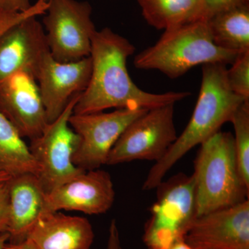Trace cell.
<instances>
[{
	"label": "cell",
	"mask_w": 249,
	"mask_h": 249,
	"mask_svg": "<svg viewBox=\"0 0 249 249\" xmlns=\"http://www.w3.org/2000/svg\"><path fill=\"white\" fill-rule=\"evenodd\" d=\"M135 47L125 37L106 27L96 31L91 40V73L89 84L80 94L73 114L101 112L106 109H149L176 104L191 96L188 91L147 92L131 78L127 59Z\"/></svg>",
	"instance_id": "obj_1"
},
{
	"label": "cell",
	"mask_w": 249,
	"mask_h": 249,
	"mask_svg": "<svg viewBox=\"0 0 249 249\" xmlns=\"http://www.w3.org/2000/svg\"><path fill=\"white\" fill-rule=\"evenodd\" d=\"M199 97L186 128L178 137L161 160L147 174L142 190L155 189L166 174L192 149L201 145L231 122L232 116L246 102L231 91L227 79V65H202Z\"/></svg>",
	"instance_id": "obj_2"
},
{
	"label": "cell",
	"mask_w": 249,
	"mask_h": 249,
	"mask_svg": "<svg viewBox=\"0 0 249 249\" xmlns=\"http://www.w3.org/2000/svg\"><path fill=\"white\" fill-rule=\"evenodd\" d=\"M238 54L214 43L207 21L186 23L164 30L155 45L136 55V68L157 70L170 78L182 76L206 64L231 65Z\"/></svg>",
	"instance_id": "obj_3"
},
{
	"label": "cell",
	"mask_w": 249,
	"mask_h": 249,
	"mask_svg": "<svg viewBox=\"0 0 249 249\" xmlns=\"http://www.w3.org/2000/svg\"><path fill=\"white\" fill-rule=\"evenodd\" d=\"M200 145L193 174L196 217L249 199V188L237 164L233 134L220 130Z\"/></svg>",
	"instance_id": "obj_4"
},
{
	"label": "cell",
	"mask_w": 249,
	"mask_h": 249,
	"mask_svg": "<svg viewBox=\"0 0 249 249\" xmlns=\"http://www.w3.org/2000/svg\"><path fill=\"white\" fill-rule=\"evenodd\" d=\"M157 200L145 227L143 241L148 249H170L183 236L196 216L194 177L178 173L162 181Z\"/></svg>",
	"instance_id": "obj_5"
},
{
	"label": "cell",
	"mask_w": 249,
	"mask_h": 249,
	"mask_svg": "<svg viewBox=\"0 0 249 249\" xmlns=\"http://www.w3.org/2000/svg\"><path fill=\"white\" fill-rule=\"evenodd\" d=\"M43 18L51 55L57 61H77L89 56L91 40L97 31L88 1L49 0Z\"/></svg>",
	"instance_id": "obj_6"
},
{
	"label": "cell",
	"mask_w": 249,
	"mask_h": 249,
	"mask_svg": "<svg viewBox=\"0 0 249 249\" xmlns=\"http://www.w3.org/2000/svg\"><path fill=\"white\" fill-rule=\"evenodd\" d=\"M175 105L149 109L127 126L108 156L106 165L133 160L157 162L178 138Z\"/></svg>",
	"instance_id": "obj_7"
},
{
	"label": "cell",
	"mask_w": 249,
	"mask_h": 249,
	"mask_svg": "<svg viewBox=\"0 0 249 249\" xmlns=\"http://www.w3.org/2000/svg\"><path fill=\"white\" fill-rule=\"evenodd\" d=\"M81 93L72 98L62 114L48 124L40 136L31 141L29 149L40 168L37 178L46 194L84 171L72 161L79 137L69 123Z\"/></svg>",
	"instance_id": "obj_8"
},
{
	"label": "cell",
	"mask_w": 249,
	"mask_h": 249,
	"mask_svg": "<svg viewBox=\"0 0 249 249\" xmlns=\"http://www.w3.org/2000/svg\"><path fill=\"white\" fill-rule=\"evenodd\" d=\"M147 109H118L111 112L72 114L70 123L79 137L73 157L80 169H99L106 165L111 149L131 123L145 114Z\"/></svg>",
	"instance_id": "obj_9"
},
{
	"label": "cell",
	"mask_w": 249,
	"mask_h": 249,
	"mask_svg": "<svg viewBox=\"0 0 249 249\" xmlns=\"http://www.w3.org/2000/svg\"><path fill=\"white\" fill-rule=\"evenodd\" d=\"M115 200L111 175L105 170H84L46 194L45 211L65 210L88 214L106 213Z\"/></svg>",
	"instance_id": "obj_10"
},
{
	"label": "cell",
	"mask_w": 249,
	"mask_h": 249,
	"mask_svg": "<svg viewBox=\"0 0 249 249\" xmlns=\"http://www.w3.org/2000/svg\"><path fill=\"white\" fill-rule=\"evenodd\" d=\"M183 240L194 249H249V200L196 217Z\"/></svg>",
	"instance_id": "obj_11"
},
{
	"label": "cell",
	"mask_w": 249,
	"mask_h": 249,
	"mask_svg": "<svg viewBox=\"0 0 249 249\" xmlns=\"http://www.w3.org/2000/svg\"><path fill=\"white\" fill-rule=\"evenodd\" d=\"M0 111L31 141L49 124L37 79L28 72L18 71L0 83Z\"/></svg>",
	"instance_id": "obj_12"
},
{
	"label": "cell",
	"mask_w": 249,
	"mask_h": 249,
	"mask_svg": "<svg viewBox=\"0 0 249 249\" xmlns=\"http://www.w3.org/2000/svg\"><path fill=\"white\" fill-rule=\"evenodd\" d=\"M49 54L45 29L37 17L18 23L0 39V83L22 71L31 73L37 79Z\"/></svg>",
	"instance_id": "obj_13"
},
{
	"label": "cell",
	"mask_w": 249,
	"mask_h": 249,
	"mask_svg": "<svg viewBox=\"0 0 249 249\" xmlns=\"http://www.w3.org/2000/svg\"><path fill=\"white\" fill-rule=\"evenodd\" d=\"M91 73L90 56L77 61H57L51 54L41 67L37 81L49 124L66 108L72 98L86 89Z\"/></svg>",
	"instance_id": "obj_14"
},
{
	"label": "cell",
	"mask_w": 249,
	"mask_h": 249,
	"mask_svg": "<svg viewBox=\"0 0 249 249\" xmlns=\"http://www.w3.org/2000/svg\"><path fill=\"white\" fill-rule=\"evenodd\" d=\"M26 239L37 249H89L94 232L87 218L45 211Z\"/></svg>",
	"instance_id": "obj_15"
},
{
	"label": "cell",
	"mask_w": 249,
	"mask_h": 249,
	"mask_svg": "<svg viewBox=\"0 0 249 249\" xmlns=\"http://www.w3.org/2000/svg\"><path fill=\"white\" fill-rule=\"evenodd\" d=\"M8 186L9 242H22L45 211L46 193L37 176L31 173L11 177Z\"/></svg>",
	"instance_id": "obj_16"
},
{
	"label": "cell",
	"mask_w": 249,
	"mask_h": 249,
	"mask_svg": "<svg viewBox=\"0 0 249 249\" xmlns=\"http://www.w3.org/2000/svg\"><path fill=\"white\" fill-rule=\"evenodd\" d=\"M214 43L229 52H249V0L217 13L208 19Z\"/></svg>",
	"instance_id": "obj_17"
},
{
	"label": "cell",
	"mask_w": 249,
	"mask_h": 249,
	"mask_svg": "<svg viewBox=\"0 0 249 249\" xmlns=\"http://www.w3.org/2000/svg\"><path fill=\"white\" fill-rule=\"evenodd\" d=\"M17 129L0 111V170L11 176L31 173L40 168Z\"/></svg>",
	"instance_id": "obj_18"
},
{
	"label": "cell",
	"mask_w": 249,
	"mask_h": 249,
	"mask_svg": "<svg viewBox=\"0 0 249 249\" xmlns=\"http://www.w3.org/2000/svg\"><path fill=\"white\" fill-rule=\"evenodd\" d=\"M144 19L159 30L199 20L202 0H137Z\"/></svg>",
	"instance_id": "obj_19"
},
{
	"label": "cell",
	"mask_w": 249,
	"mask_h": 249,
	"mask_svg": "<svg viewBox=\"0 0 249 249\" xmlns=\"http://www.w3.org/2000/svg\"><path fill=\"white\" fill-rule=\"evenodd\" d=\"M236 158L241 177L249 188V102H245L232 116Z\"/></svg>",
	"instance_id": "obj_20"
},
{
	"label": "cell",
	"mask_w": 249,
	"mask_h": 249,
	"mask_svg": "<svg viewBox=\"0 0 249 249\" xmlns=\"http://www.w3.org/2000/svg\"><path fill=\"white\" fill-rule=\"evenodd\" d=\"M227 71L229 88L234 93L249 102V52L240 54Z\"/></svg>",
	"instance_id": "obj_21"
},
{
	"label": "cell",
	"mask_w": 249,
	"mask_h": 249,
	"mask_svg": "<svg viewBox=\"0 0 249 249\" xmlns=\"http://www.w3.org/2000/svg\"><path fill=\"white\" fill-rule=\"evenodd\" d=\"M49 0H37L30 9L24 12L12 13L0 9V39L6 31L18 23L30 17L45 15L48 9Z\"/></svg>",
	"instance_id": "obj_22"
},
{
	"label": "cell",
	"mask_w": 249,
	"mask_h": 249,
	"mask_svg": "<svg viewBox=\"0 0 249 249\" xmlns=\"http://www.w3.org/2000/svg\"><path fill=\"white\" fill-rule=\"evenodd\" d=\"M244 0H202L199 19L208 20L214 15L242 2Z\"/></svg>",
	"instance_id": "obj_23"
},
{
	"label": "cell",
	"mask_w": 249,
	"mask_h": 249,
	"mask_svg": "<svg viewBox=\"0 0 249 249\" xmlns=\"http://www.w3.org/2000/svg\"><path fill=\"white\" fill-rule=\"evenodd\" d=\"M8 181L0 182V235L8 232V229H9V207Z\"/></svg>",
	"instance_id": "obj_24"
},
{
	"label": "cell",
	"mask_w": 249,
	"mask_h": 249,
	"mask_svg": "<svg viewBox=\"0 0 249 249\" xmlns=\"http://www.w3.org/2000/svg\"><path fill=\"white\" fill-rule=\"evenodd\" d=\"M31 6L30 0H0V9L8 12H24Z\"/></svg>",
	"instance_id": "obj_25"
},
{
	"label": "cell",
	"mask_w": 249,
	"mask_h": 249,
	"mask_svg": "<svg viewBox=\"0 0 249 249\" xmlns=\"http://www.w3.org/2000/svg\"><path fill=\"white\" fill-rule=\"evenodd\" d=\"M106 249H122L120 232L115 219H112L109 224Z\"/></svg>",
	"instance_id": "obj_26"
},
{
	"label": "cell",
	"mask_w": 249,
	"mask_h": 249,
	"mask_svg": "<svg viewBox=\"0 0 249 249\" xmlns=\"http://www.w3.org/2000/svg\"><path fill=\"white\" fill-rule=\"evenodd\" d=\"M3 249H37L35 246L33 245L31 241L25 240L19 242H11L8 241L5 244Z\"/></svg>",
	"instance_id": "obj_27"
},
{
	"label": "cell",
	"mask_w": 249,
	"mask_h": 249,
	"mask_svg": "<svg viewBox=\"0 0 249 249\" xmlns=\"http://www.w3.org/2000/svg\"><path fill=\"white\" fill-rule=\"evenodd\" d=\"M170 249H194L191 246L187 244L183 239L177 240L174 242L173 245L170 247Z\"/></svg>",
	"instance_id": "obj_28"
},
{
	"label": "cell",
	"mask_w": 249,
	"mask_h": 249,
	"mask_svg": "<svg viewBox=\"0 0 249 249\" xmlns=\"http://www.w3.org/2000/svg\"><path fill=\"white\" fill-rule=\"evenodd\" d=\"M9 234L8 232L0 235V249H4L5 244L9 240Z\"/></svg>",
	"instance_id": "obj_29"
},
{
	"label": "cell",
	"mask_w": 249,
	"mask_h": 249,
	"mask_svg": "<svg viewBox=\"0 0 249 249\" xmlns=\"http://www.w3.org/2000/svg\"><path fill=\"white\" fill-rule=\"evenodd\" d=\"M11 177L12 176H11L9 174L6 173V172L0 170V182L8 181L11 178Z\"/></svg>",
	"instance_id": "obj_30"
}]
</instances>
